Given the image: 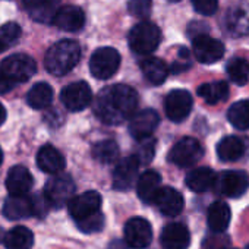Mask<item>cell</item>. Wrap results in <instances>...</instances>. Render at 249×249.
<instances>
[{"instance_id":"6da1fadb","label":"cell","mask_w":249,"mask_h":249,"mask_svg":"<svg viewBox=\"0 0 249 249\" xmlns=\"http://www.w3.org/2000/svg\"><path fill=\"white\" fill-rule=\"evenodd\" d=\"M138 106V94L134 88L117 84L103 88L94 104V113L106 124H120L129 119Z\"/></svg>"},{"instance_id":"ee69618b","label":"cell","mask_w":249,"mask_h":249,"mask_svg":"<svg viewBox=\"0 0 249 249\" xmlns=\"http://www.w3.org/2000/svg\"><path fill=\"white\" fill-rule=\"evenodd\" d=\"M3 161V153H2V148H0V164Z\"/></svg>"},{"instance_id":"603a6c76","label":"cell","mask_w":249,"mask_h":249,"mask_svg":"<svg viewBox=\"0 0 249 249\" xmlns=\"http://www.w3.org/2000/svg\"><path fill=\"white\" fill-rule=\"evenodd\" d=\"M37 164L43 172L56 175L65 169V159L53 145H43L37 154Z\"/></svg>"},{"instance_id":"5bb4252c","label":"cell","mask_w":249,"mask_h":249,"mask_svg":"<svg viewBox=\"0 0 249 249\" xmlns=\"http://www.w3.org/2000/svg\"><path fill=\"white\" fill-rule=\"evenodd\" d=\"M159 123H160V117L156 110H153V108L141 110L137 114H134L131 119V123H129L131 135L137 141L150 138L151 134L157 129Z\"/></svg>"},{"instance_id":"f6af8a7d","label":"cell","mask_w":249,"mask_h":249,"mask_svg":"<svg viewBox=\"0 0 249 249\" xmlns=\"http://www.w3.org/2000/svg\"><path fill=\"white\" fill-rule=\"evenodd\" d=\"M2 236H3V231H2V229H0V242H2Z\"/></svg>"},{"instance_id":"60d3db41","label":"cell","mask_w":249,"mask_h":249,"mask_svg":"<svg viewBox=\"0 0 249 249\" xmlns=\"http://www.w3.org/2000/svg\"><path fill=\"white\" fill-rule=\"evenodd\" d=\"M14 87H15V84L0 72V94H6V92L12 91Z\"/></svg>"},{"instance_id":"f35d334b","label":"cell","mask_w":249,"mask_h":249,"mask_svg":"<svg viewBox=\"0 0 249 249\" xmlns=\"http://www.w3.org/2000/svg\"><path fill=\"white\" fill-rule=\"evenodd\" d=\"M192 6L198 14L211 17L218 9V0H192Z\"/></svg>"},{"instance_id":"ba28073f","label":"cell","mask_w":249,"mask_h":249,"mask_svg":"<svg viewBox=\"0 0 249 249\" xmlns=\"http://www.w3.org/2000/svg\"><path fill=\"white\" fill-rule=\"evenodd\" d=\"M218 192L227 198H239L249 188V178L240 170H227L217 176L215 186Z\"/></svg>"},{"instance_id":"44dd1931","label":"cell","mask_w":249,"mask_h":249,"mask_svg":"<svg viewBox=\"0 0 249 249\" xmlns=\"http://www.w3.org/2000/svg\"><path fill=\"white\" fill-rule=\"evenodd\" d=\"M34 179L24 166H14L6 178V188L11 195H25L33 188Z\"/></svg>"},{"instance_id":"8d00e7d4","label":"cell","mask_w":249,"mask_h":249,"mask_svg":"<svg viewBox=\"0 0 249 249\" xmlns=\"http://www.w3.org/2000/svg\"><path fill=\"white\" fill-rule=\"evenodd\" d=\"M156 153V140H141L137 151H135V159L138 160L140 164H148Z\"/></svg>"},{"instance_id":"e575fe53","label":"cell","mask_w":249,"mask_h":249,"mask_svg":"<svg viewBox=\"0 0 249 249\" xmlns=\"http://www.w3.org/2000/svg\"><path fill=\"white\" fill-rule=\"evenodd\" d=\"M21 27L15 22H8L0 27V53L14 46L21 37Z\"/></svg>"},{"instance_id":"4dcf8cb0","label":"cell","mask_w":249,"mask_h":249,"mask_svg":"<svg viewBox=\"0 0 249 249\" xmlns=\"http://www.w3.org/2000/svg\"><path fill=\"white\" fill-rule=\"evenodd\" d=\"M53 100V88L46 84V82H38L36 84L27 95V103L33 107V108H46L50 106Z\"/></svg>"},{"instance_id":"8992f818","label":"cell","mask_w":249,"mask_h":249,"mask_svg":"<svg viewBox=\"0 0 249 249\" xmlns=\"http://www.w3.org/2000/svg\"><path fill=\"white\" fill-rule=\"evenodd\" d=\"M120 66V54L113 47L97 49L89 59V71L97 79L111 78Z\"/></svg>"},{"instance_id":"d590c367","label":"cell","mask_w":249,"mask_h":249,"mask_svg":"<svg viewBox=\"0 0 249 249\" xmlns=\"http://www.w3.org/2000/svg\"><path fill=\"white\" fill-rule=\"evenodd\" d=\"M76 226L84 233L100 231L103 229V226H104V215L101 214V211H97L92 215H88V217H85L82 220H78L76 221Z\"/></svg>"},{"instance_id":"d6986e66","label":"cell","mask_w":249,"mask_h":249,"mask_svg":"<svg viewBox=\"0 0 249 249\" xmlns=\"http://www.w3.org/2000/svg\"><path fill=\"white\" fill-rule=\"evenodd\" d=\"M24 8L34 21L52 24L60 8V0H24Z\"/></svg>"},{"instance_id":"277c9868","label":"cell","mask_w":249,"mask_h":249,"mask_svg":"<svg viewBox=\"0 0 249 249\" xmlns=\"http://www.w3.org/2000/svg\"><path fill=\"white\" fill-rule=\"evenodd\" d=\"M0 72L17 85L28 81L37 72V63L31 56L18 53L6 57L0 63Z\"/></svg>"},{"instance_id":"7c38bea8","label":"cell","mask_w":249,"mask_h":249,"mask_svg":"<svg viewBox=\"0 0 249 249\" xmlns=\"http://www.w3.org/2000/svg\"><path fill=\"white\" fill-rule=\"evenodd\" d=\"M192 47L196 60L205 65L215 63L224 56V44L207 34L192 38Z\"/></svg>"},{"instance_id":"8fae6325","label":"cell","mask_w":249,"mask_h":249,"mask_svg":"<svg viewBox=\"0 0 249 249\" xmlns=\"http://www.w3.org/2000/svg\"><path fill=\"white\" fill-rule=\"evenodd\" d=\"M92 92L87 82L78 81L65 87L60 92V100L63 106L71 111H81L91 103Z\"/></svg>"},{"instance_id":"ab89813d","label":"cell","mask_w":249,"mask_h":249,"mask_svg":"<svg viewBox=\"0 0 249 249\" xmlns=\"http://www.w3.org/2000/svg\"><path fill=\"white\" fill-rule=\"evenodd\" d=\"M210 30V27L205 24V22H199V21H195V22H191L189 27H188V34L195 38L198 36H202V34H207Z\"/></svg>"},{"instance_id":"ffe728a7","label":"cell","mask_w":249,"mask_h":249,"mask_svg":"<svg viewBox=\"0 0 249 249\" xmlns=\"http://www.w3.org/2000/svg\"><path fill=\"white\" fill-rule=\"evenodd\" d=\"M191 234L182 223H170L161 233V245L164 249H188Z\"/></svg>"},{"instance_id":"f1b7e54d","label":"cell","mask_w":249,"mask_h":249,"mask_svg":"<svg viewBox=\"0 0 249 249\" xmlns=\"http://www.w3.org/2000/svg\"><path fill=\"white\" fill-rule=\"evenodd\" d=\"M34 245V234L28 227L17 226L5 236L6 249H31Z\"/></svg>"},{"instance_id":"7402d4cb","label":"cell","mask_w":249,"mask_h":249,"mask_svg":"<svg viewBox=\"0 0 249 249\" xmlns=\"http://www.w3.org/2000/svg\"><path fill=\"white\" fill-rule=\"evenodd\" d=\"M3 214L8 220H22L34 215L33 198L25 195H11L5 201Z\"/></svg>"},{"instance_id":"1f68e13d","label":"cell","mask_w":249,"mask_h":249,"mask_svg":"<svg viewBox=\"0 0 249 249\" xmlns=\"http://www.w3.org/2000/svg\"><path fill=\"white\" fill-rule=\"evenodd\" d=\"M227 119L236 129H249V101L242 100L234 103L227 111Z\"/></svg>"},{"instance_id":"9a60e30c","label":"cell","mask_w":249,"mask_h":249,"mask_svg":"<svg viewBox=\"0 0 249 249\" xmlns=\"http://www.w3.org/2000/svg\"><path fill=\"white\" fill-rule=\"evenodd\" d=\"M224 30L233 37L249 36V6L237 3L224 15Z\"/></svg>"},{"instance_id":"bcb514c9","label":"cell","mask_w":249,"mask_h":249,"mask_svg":"<svg viewBox=\"0 0 249 249\" xmlns=\"http://www.w3.org/2000/svg\"><path fill=\"white\" fill-rule=\"evenodd\" d=\"M169 2H179V0H169Z\"/></svg>"},{"instance_id":"4fadbf2b","label":"cell","mask_w":249,"mask_h":249,"mask_svg":"<svg viewBox=\"0 0 249 249\" xmlns=\"http://www.w3.org/2000/svg\"><path fill=\"white\" fill-rule=\"evenodd\" d=\"M68 207H69V214L75 218V221L82 220L100 211L101 195L95 191L84 192L81 195L72 196L68 202Z\"/></svg>"},{"instance_id":"7dc6e473","label":"cell","mask_w":249,"mask_h":249,"mask_svg":"<svg viewBox=\"0 0 249 249\" xmlns=\"http://www.w3.org/2000/svg\"><path fill=\"white\" fill-rule=\"evenodd\" d=\"M246 249H249V245H248V246H246Z\"/></svg>"},{"instance_id":"7a4b0ae2","label":"cell","mask_w":249,"mask_h":249,"mask_svg":"<svg viewBox=\"0 0 249 249\" xmlns=\"http://www.w3.org/2000/svg\"><path fill=\"white\" fill-rule=\"evenodd\" d=\"M81 59V47L73 40H62L53 44L46 53L44 65L49 72L56 76L71 72Z\"/></svg>"},{"instance_id":"f546056e","label":"cell","mask_w":249,"mask_h":249,"mask_svg":"<svg viewBox=\"0 0 249 249\" xmlns=\"http://www.w3.org/2000/svg\"><path fill=\"white\" fill-rule=\"evenodd\" d=\"M198 95L208 104H217L229 97V85L224 81L202 84L196 89Z\"/></svg>"},{"instance_id":"836d02e7","label":"cell","mask_w":249,"mask_h":249,"mask_svg":"<svg viewBox=\"0 0 249 249\" xmlns=\"http://www.w3.org/2000/svg\"><path fill=\"white\" fill-rule=\"evenodd\" d=\"M230 81L236 85H245L249 79V63L243 57L231 59L226 66Z\"/></svg>"},{"instance_id":"5b68a950","label":"cell","mask_w":249,"mask_h":249,"mask_svg":"<svg viewBox=\"0 0 249 249\" xmlns=\"http://www.w3.org/2000/svg\"><path fill=\"white\" fill-rule=\"evenodd\" d=\"M204 156L201 142L195 138L186 137L178 141L169 153V161L178 167H191L196 164Z\"/></svg>"},{"instance_id":"30bf717a","label":"cell","mask_w":249,"mask_h":249,"mask_svg":"<svg viewBox=\"0 0 249 249\" xmlns=\"http://www.w3.org/2000/svg\"><path fill=\"white\" fill-rule=\"evenodd\" d=\"M192 95L185 89H173L164 100V111L172 122H183L192 110Z\"/></svg>"},{"instance_id":"9c48e42d","label":"cell","mask_w":249,"mask_h":249,"mask_svg":"<svg viewBox=\"0 0 249 249\" xmlns=\"http://www.w3.org/2000/svg\"><path fill=\"white\" fill-rule=\"evenodd\" d=\"M124 240L132 249H144L153 240L151 224L142 217L131 218L124 226Z\"/></svg>"},{"instance_id":"d4e9b609","label":"cell","mask_w":249,"mask_h":249,"mask_svg":"<svg viewBox=\"0 0 249 249\" xmlns=\"http://www.w3.org/2000/svg\"><path fill=\"white\" fill-rule=\"evenodd\" d=\"M215 179H217V175L211 169L198 167L188 173L186 185L191 191L201 194V192H207L213 189L215 186Z\"/></svg>"},{"instance_id":"e0dca14e","label":"cell","mask_w":249,"mask_h":249,"mask_svg":"<svg viewBox=\"0 0 249 249\" xmlns=\"http://www.w3.org/2000/svg\"><path fill=\"white\" fill-rule=\"evenodd\" d=\"M157 208L164 214V215H169V217H175V215H179L185 207V201H183V196L180 192H178L176 189L170 188V186H164V188H160L154 196V201H153Z\"/></svg>"},{"instance_id":"3957f363","label":"cell","mask_w":249,"mask_h":249,"mask_svg":"<svg viewBox=\"0 0 249 249\" xmlns=\"http://www.w3.org/2000/svg\"><path fill=\"white\" fill-rule=\"evenodd\" d=\"M161 41V31L153 22H140L129 33V46L138 54L153 53Z\"/></svg>"},{"instance_id":"cb8c5ba5","label":"cell","mask_w":249,"mask_h":249,"mask_svg":"<svg viewBox=\"0 0 249 249\" xmlns=\"http://www.w3.org/2000/svg\"><path fill=\"white\" fill-rule=\"evenodd\" d=\"M230 208L226 202L223 201H215L210 205L208 208V227L210 230H213L214 233H223L227 230L229 224H230Z\"/></svg>"},{"instance_id":"484cf974","label":"cell","mask_w":249,"mask_h":249,"mask_svg":"<svg viewBox=\"0 0 249 249\" xmlns=\"http://www.w3.org/2000/svg\"><path fill=\"white\" fill-rule=\"evenodd\" d=\"M160 188H161V176L156 170L144 172L137 183L138 196L147 204H151L154 201V196Z\"/></svg>"},{"instance_id":"83f0119b","label":"cell","mask_w":249,"mask_h":249,"mask_svg":"<svg viewBox=\"0 0 249 249\" xmlns=\"http://www.w3.org/2000/svg\"><path fill=\"white\" fill-rule=\"evenodd\" d=\"M245 153V144L237 137H226L217 145V156L221 161H236Z\"/></svg>"},{"instance_id":"7bdbcfd3","label":"cell","mask_w":249,"mask_h":249,"mask_svg":"<svg viewBox=\"0 0 249 249\" xmlns=\"http://www.w3.org/2000/svg\"><path fill=\"white\" fill-rule=\"evenodd\" d=\"M5 119H6V108L2 104H0V126L3 124Z\"/></svg>"},{"instance_id":"b9f144b4","label":"cell","mask_w":249,"mask_h":249,"mask_svg":"<svg viewBox=\"0 0 249 249\" xmlns=\"http://www.w3.org/2000/svg\"><path fill=\"white\" fill-rule=\"evenodd\" d=\"M191 68V62H189V59H179V60H176L173 65H172V72L173 73H180V72H183V71H186V69H189Z\"/></svg>"},{"instance_id":"c3c4849f","label":"cell","mask_w":249,"mask_h":249,"mask_svg":"<svg viewBox=\"0 0 249 249\" xmlns=\"http://www.w3.org/2000/svg\"><path fill=\"white\" fill-rule=\"evenodd\" d=\"M226 249H230V248H226Z\"/></svg>"},{"instance_id":"74e56055","label":"cell","mask_w":249,"mask_h":249,"mask_svg":"<svg viewBox=\"0 0 249 249\" xmlns=\"http://www.w3.org/2000/svg\"><path fill=\"white\" fill-rule=\"evenodd\" d=\"M128 9L135 18H147L151 14V0H129Z\"/></svg>"},{"instance_id":"4316f807","label":"cell","mask_w":249,"mask_h":249,"mask_svg":"<svg viewBox=\"0 0 249 249\" xmlns=\"http://www.w3.org/2000/svg\"><path fill=\"white\" fill-rule=\"evenodd\" d=\"M140 66H141V71H142L144 76L147 78V81H150L154 85L163 84L169 75L167 65L161 59H157V57L144 59Z\"/></svg>"},{"instance_id":"52a82bcc","label":"cell","mask_w":249,"mask_h":249,"mask_svg":"<svg viewBox=\"0 0 249 249\" xmlns=\"http://www.w3.org/2000/svg\"><path fill=\"white\" fill-rule=\"evenodd\" d=\"M75 194V183L69 175H57L52 178L44 188V198L53 208H60L69 202Z\"/></svg>"},{"instance_id":"ac0fdd59","label":"cell","mask_w":249,"mask_h":249,"mask_svg":"<svg viewBox=\"0 0 249 249\" xmlns=\"http://www.w3.org/2000/svg\"><path fill=\"white\" fill-rule=\"evenodd\" d=\"M53 24L62 31L75 33V31H79L84 27L85 14H84V11L81 8L68 5V6L59 8V11L54 15Z\"/></svg>"},{"instance_id":"2e32d148","label":"cell","mask_w":249,"mask_h":249,"mask_svg":"<svg viewBox=\"0 0 249 249\" xmlns=\"http://www.w3.org/2000/svg\"><path fill=\"white\" fill-rule=\"evenodd\" d=\"M138 169L140 163L135 156L120 160L113 170V188L117 191L131 189L138 178Z\"/></svg>"},{"instance_id":"d6a6232c","label":"cell","mask_w":249,"mask_h":249,"mask_svg":"<svg viewBox=\"0 0 249 249\" xmlns=\"http://www.w3.org/2000/svg\"><path fill=\"white\" fill-rule=\"evenodd\" d=\"M92 157L103 163V164H110L114 163L119 159V147L114 141L107 140V141H101L97 142L92 147Z\"/></svg>"}]
</instances>
